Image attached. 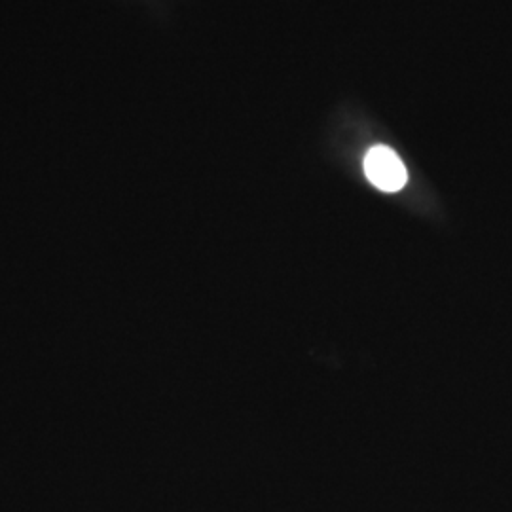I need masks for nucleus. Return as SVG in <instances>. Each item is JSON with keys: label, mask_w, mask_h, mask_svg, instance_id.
Segmentation results:
<instances>
[{"label": "nucleus", "mask_w": 512, "mask_h": 512, "mask_svg": "<svg viewBox=\"0 0 512 512\" xmlns=\"http://www.w3.org/2000/svg\"><path fill=\"white\" fill-rule=\"evenodd\" d=\"M365 173L368 181L384 192H399L408 179L403 160L389 147H374L368 150Z\"/></svg>", "instance_id": "nucleus-1"}]
</instances>
